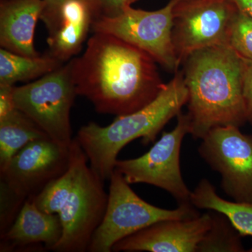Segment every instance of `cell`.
<instances>
[{
  "label": "cell",
  "mask_w": 252,
  "mask_h": 252,
  "mask_svg": "<svg viewBox=\"0 0 252 252\" xmlns=\"http://www.w3.org/2000/svg\"><path fill=\"white\" fill-rule=\"evenodd\" d=\"M109 180L107 208L91 239L89 252H111L118 242L157 222L199 215L191 203L181 204L175 210H165L144 201L116 170Z\"/></svg>",
  "instance_id": "5"
},
{
  "label": "cell",
  "mask_w": 252,
  "mask_h": 252,
  "mask_svg": "<svg viewBox=\"0 0 252 252\" xmlns=\"http://www.w3.org/2000/svg\"><path fill=\"white\" fill-rule=\"evenodd\" d=\"M177 0L162 9L145 11L127 6L114 17L99 16L93 23V32L106 33L122 39L149 54L170 72L181 65L172 42L173 11Z\"/></svg>",
  "instance_id": "7"
},
{
  "label": "cell",
  "mask_w": 252,
  "mask_h": 252,
  "mask_svg": "<svg viewBox=\"0 0 252 252\" xmlns=\"http://www.w3.org/2000/svg\"><path fill=\"white\" fill-rule=\"evenodd\" d=\"M177 118L175 128L164 132L148 152L137 158L117 160L114 170L130 185L148 184L166 190L181 205L190 203L191 191L182 177L180 159L182 141L190 134V124L187 114L181 112Z\"/></svg>",
  "instance_id": "8"
},
{
  "label": "cell",
  "mask_w": 252,
  "mask_h": 252,
  "mask_svg": "<svg viewBox=\"0 0 252 252\" xmlns=\"http://www.w3.org/2000/svg\"><path fill=\"white\" fill-rule=\"evenodd\" d=\"M42 8V0H1V48L28 57L40 56L34 48V36Z\"/></svg>",
  "instance_id": "14"
},
{
  "label": "cell",
  "mask_w": 252,
  "mask_h": 252,
  "mask_svg": "<svg viewBox=\"0 0 252 252\" xmlns=\"http://www.w3.org/2000/svg\"><path fill=\"white\" fill-rule=\"evenodd\" d=\"M46 137L42 129L17 108L0 117V171L30 142Z\"/></svg>",
  "instance_id": "15"
},
{
  "label": "cell",
  "mask_w": 252,
  "mask_h": 252,
  "mask_svg": "<svg viewBox=\"0 0 252 252\" xmlns=\"http://www.w3.org/2000/svg\"><path fill=\"white\" fill-rule=\"evenodd\" d=\"M210 213L211 225L199 244L198 252H245L242 235L223 214Z\"/></svg>",
  "instance_id": "18"
},
{
  "label": "cell",
  "mask_w": 252,
  "mask_h": 252,
  "mask_svg": "<svg viewBox=\"0 0 252 252\" xmlns=\"http://www.w3.org/2000/svg\"><path fill=\"white\" fill-rule=\"evenodd\" d=\"M46 53L44 56L28 57L0 49V86H15L18 82L39 79L63 65Z\"/></svg>",
  "instance_id": "17"
},
{
  "label": "cell",
  "mask_w": 252,
  "mask_h": 252,
  "mask_svg": "<svg viewBox=\"0 0 252 252\" xmlns=\"http://www.w3.org/2000/svg\"><path fill=\"white\" fill-rule=\"evenodd\" d=\"M98 4L100 16L106 17L117 16L131 6L130 0H98Z\"/></svg>",
  "instance_id": "21"
},
{
  "label": "cell",
  "mask_w": 252,
  "mask_h": 252,
  "mask_svg": "<svg viewBox=\"0 0 252 252\" xmlns=\"http://www.w3.org/2000/svg\"><path fill=\"white\" fill-rule=\"evenodd\" d=\"M137 1V0H130V4L132 5V4H133V3L136 2V1Z\"/></svg>",
  "instance_id": "24"
},
{
  "label": "cell",
  "mask_w": 252,
  "mask_h": 252,
  "mask_svg": "<svg viewBox=\"0 0 252 252\" xmlns=\"http://www.w3.org/2000/svg\"><path fill=\"white\" fill-rule=\"evenodd\" d=\"M69 167L39 195L32 199L42 211L59 215L63 235L53 251H88L107 208L104 181L91 168L77 139L69 146Z\"/></svg>",
  "instance_id": "3"
},
{
  "label": "cell",
  "mask_w": 252,
  "mask_h": 252,
  "mask_svg": "<svg viewBox=\"0 0 252 252\" xmlns=\"http://www.w3.org/2000/svg\"><path fill=\"white\" fill-rule=\"evenodd\" d=\"M195 208L212 210L224 215L240 234L252 236V203L230 201L220 198L211 182L203 179L190 195Z\"/></svg>",
  "instance_id": "16"
},
{
  "label": "cell",
  "mask_w": 252,
  "mask_h": 252,
  "mask_svg": "<svg viewBox=\"0 0 252 252\" xmlns=\"http://www.w3.org/2000/svg\"><path fill=\"white\" fill-rule=\"evenodd\" d=\"M238 9L233 0H177L172 36L180 64L199 50L228 45L230 23Z\"/></svg>",
  "instance_id": "9"
},
{
  "label": "cell",
  "mask_w": 252,
  "mask_h": 252,
  "mask_svg": "<svg viewBox=\"0 0 252 252\" xmlns=\"http://www.w3.org/2000/svg\"><path fill=\"white\" fill-rule=\"evenodd\" d=\"M188 97L183 72L178 70L157 97L142 108L117 117L107 126L94 122L82 126L76 139L91 168L104 182L109 180L122 149L136 139L142 138L144 145L154 142L164 126L180 114Z\"/></svg>",
  "instance_id": "4"
},
{
  "label": "cell",
  "mask_w": 252,
  "mask_h": 252,
  "mask_svg": "<svg viewBox=\"0 0 252 252\" xmlns=\"http://www.w3.org/2000/svg\"><path fill=\"white\" fill-rule=\"evenodd\" d=\"M233 1L239 10L252 18V0H233Z\"/></svg>",
  "instance_id": "23"
},
{
  "label": "cell",
  "mask_w": 252,
  "mask_h": 252,
  "mask_svg": "<svg viewBox=\"0 0 252 252\" xmlns=\"http://www.w3.org/2000/svg\"><path fill=\"white\" fill-rule=\"evenodd\" d=\"M77 95L69 61L29 84L14 86L13 91L15 107L65 147L74 139L70 112Z\"/></svg>",
  "instance_id": "6"
},
{
  "label": "cell",
  "mask_w": 252,
  "mask_h": 252,
  "mask_svg": "<svg viewBox=\"0 0 252 252\" xmlns=\"http://www.w3.org/2000/svg\"><path fill=\"white\" fill-rule=\"evenodd\" d=\"M202 158L221 176L220 187L233 201L252 203V136L235 126L212 129L198 147Z\"/></svg>",
  "instance_id": "10"
},
{
  "label": "cell",
  "mask_w": 252,
  "mask_h": 252,
  "mask_svg": "<svg viewBox=\"0 0 252 252\" xmlns=\"http://www.w3.org/2000/svg\"><path fill=\"white\" fill-rule=\"evenodd\" d=\"M59 215L42 211L32 199H28L9 229L0 236L1 252L44 245L53 250L63 235Z\"/></svg>",
  "instance_id": "13"
},
{
  "label": "cell",
  "mask_w": 252,
  "mask_h": 252,
  "mask_svg": "<svg viewBox=\"0 0 252 252\" xmlns=\"http://www.w3.org/2000/svg\"><path fill=\"white\" fill-rule=\"evenodd\" d=\"M243 92L247 122L252 125V61L243 59Z\"/></svg>",
  "instance_id": "20"
},
{
  "label": "cell",
  "mask_w": 252,
  "mask_h": 252,
  "mask_svg": "<svg viewBox=\"0 0 252 252\" xmlns=\"http://www.w3.org/2000/svg\"><path fill=\"white\" fill-rule=\"evenodd\" d=\"M211 220L210 213L161 220L118 242L112 251L196 252Z\"/></svg>",
  "instance_id": "12"
},
{
  "label": "cell",
  "mask_w": 252,
  "mask_h": 252,
  "mask_svg": "<svg viewBox=\"0 0 252 252\" xmlns=\"http://www.w3.org/2000/svg\"><path fill=\"white\" fill-rule=\"evenodd\" d=\"M14 86H0V117L16 108L13 91Z\"/></svg>",
  "instance_id": "22"
},
{
  "label": "cell",
  "mask_w": 252,
  "mask_h": 252,
  "mask_svg": "<svg viewBox=\"0 0 252 252\" xmlns=\"http://www.w3.org/2000/svg\"><path fill=\"white\" fill-rule=\"evenodd\" d=\"M69 147L49 137L30 142L0 171L1 185L26 201L34 198L67 170Z\"/></svg>",
  "instance_id": "11"
},
{
  "label": "cell",
  "mask_w": 252,
  "mask_h": 252,
  "mask_svg": "<svg viewBox=\"0 0 252 252\" xmlns=\"http://www.w3.org/2000/svg\"><path fill=\"white\" fill-rule=\"evenodd\" d=\"M69 63L78 95L100 114L135 112L154 100L165 84L149 54L106 33H94L84 54Z\"/></svg>",
  "instance_id": "1"
},
{
  "label": "cell",
  "mask_w": 252,
  "mask_h": 252,
  "mask_svg": "<svg viewBox=\"0 0 252 252\" xmlns=\"http://www.w3.org/2000/svg\"><path fill=\"white\" fill-rule=\"evenodd\" d=\"M228 45L240 57L252 61V18L239 9L230 23Z\"/></svg>",
  "instance_id": "19"
},
{
  "label": "cell",
  "mask_w": 252,
  "mask_h": 252,
  "mask_svg": "<svg viewBox=\"0 0 252 252\" xmlns=\"http://www.w3.org/2000/svg\"><path fill=\"white\" fill-rule=\"evenodd\" d=\"M188 90L190 134L204 138L212 129L241 127L247 122L243 92V60L228 45L190 55L182 63Z\"/></svg>",
  "instance_id": "2"
}]
</instances>
